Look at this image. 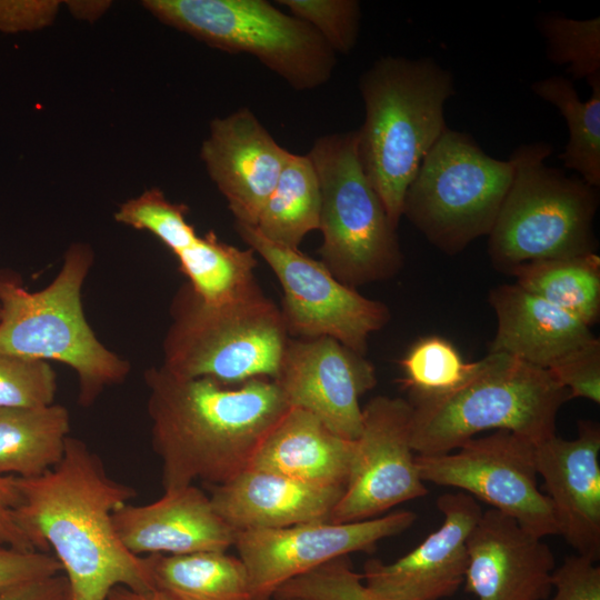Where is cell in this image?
Wrapping results in <instances>:
<instances>
[{"mask_svg": "<svg viewBox=\"0 0 600 600\" xmlns=\"http://www.w3.org/2000/svg\"><path fill=\"white\" fill-rule=\"evenodd\" d=\"M353 453L354 440L333 433L310 412L290 407L267 434L249 468L344 489Z\"/></svg>", "mask_w": 600, "mask_h": 600, "instance_id": "603a6c76", "label": "cell"}, {"mask_svg": "<svg viewBox=\"0 0 600 600\" xmlns=\"http://www.w3.org/2000/svg\"><path fill=\"white\" fill-rule=\"evenodd\" d=\"M288 600H308V599H288Z\"/></svg>", "mask_w": 600, "mask_h": 600, "instance_id": "b9f144b4", "label": "cell"}, {"mask_svg": "<svg viewBox=\"0 0 600 600\" xmlns=\"http://www.w3.org/2000/svg\"><path fill=\"white\" fill-rule=\"evenodd\" d=\"M272 599L380 600L364 586L362 574L352 569L348 557L337 558L287 581Z\"/></svg>", "mask_w": 600, "mask_h": 600, "instance_id": "4dcf8cb0", "label": "cell"}, {"mask_svg": "<svg viewBox=\"0 0 600 600\" xmlns=\"http://www.w3.org/2000/svg\"><path fill=\"white\" fill-rule=\"evenodd\" d=\"M441 526L418 547L392 563L370 559L363 564L364 586L380 600H441L464 582L467 540L482 514L470 494L447 492L436 501Z\"/></svg>", "mask_w": 600, "mask_h": 600, "instance_id": "2e32d148", "label": "cell"}, {"mask_svg": "<svg viewBox=\"0 0 600 600\" xmlns=\"http://www.w3.org/2000/svg\"><path fill=\"white\" fill-rule=\"evenodd\" d=\"M153 589L172 600H253L246 566L226 551L144 557Z\"/></svg>", "mask_w": 600, "mask_h": 600, "instance_id": "d4e9b609", "label": "cell"}, {"mask_svg": "<svg viewBox=\"0 0 600 600\" xmlns=\"http://www.w3.org/2000/svg\"><path fill=\"white\" fill-rule=\"evenodd\" d=\"M234 229L279 280L280 310L290 338L330 337L366 354L369 336L390 320L383 302L360 294L321 261L268 240L253 226L236 222Z\"/></svg>", "mask_w": 600, "mask_h": 600, "instance_id": "8fae6325", "label": "cell"}, {"mask_svg": "<svg viewBox=\"0 0 600 600\" xmlns=\"http://www.w3.org/2000/svg\"><path fill=\"white\" fill-rule=\"evenodd\" d=\"M151 442L164 491L201 480L218 486L249 468L290 406L276 382L253 378L226 384L180 378L161 366L144 371Z\"/></svg>", "mask_w": 600, "mask_h": 600, "instance_id": "7a4b0ae2", "label": "cell"}, {"mask_svg": "<svg viewBox=\"0 0 600 600\" xmlns=\"http://www.w3.org/2000/svg\"><path fill=\"white\" fill-rule=\"evenodd\" d=\"M67 3L76 17L90 21L101 17L110 6V2L104 1H69Z\"/></svg>", "mask_w": 600, "mask_h": 600, "instance_id": "60d3db41", "label": "cell"}, {"mask_svg": "<svg viewBox=\"0 0 600 600\" xmlns=\"http://www.w3.org/2000/svg\"><path fill=\"white\" fill-rule=\"evenodd\" d=\"M56 391L49 362L0 352V409L49 406Z\"/></svg>", "mask_w": 600, "mask_h": 600, "instance_id": "1f68e13d", "label": "cell"}, {"mask_svg": "<svg viewBox=\"0 0 600 600\" xmlns=\"http://www.w3.org/2000/svg\"><path fill=\"white\" fill-rule=\"evenodd\" d=\"M321 194V262L343 284L383 281L403 264L397 229L366 177L357 130L317 138L308 153Z\"/></svg>", "mask_w": 600, "mask_h": 600, "instance_id": "ba28073f", "label": "cell"}, {"mask_svg": "<svg viewBox=\"0 0 600 600\" xmlns=\"http://www.w3.org/2000/svg\"><path fill=\"white\" fill-rule=\"evenodd\" d=\"M591 96L580 99L572 81L550 76L531 84L532 92L553 104L566 120L569 139L559 156L588 184L600 187V77L588 81Z\"/></svg>", "mask_w": 600, "mask_h": 600, "instance_id": "83f0119b", "label": "cell"}, {"mask_svg": "<svg viewBox=\"0 0 600 600\" xmlns=\"http://www.w3.org/2000/svg\"><path fill=\"white\" fill-rule=\"evenodd\" d=\"M570 399L548 369L488 352L454 390L410 396L412 449L418 456L448 453L488 430L538 444L556 434L558 412Z\"/></svg>", "mask_w": 600, "mask_h": 600, "instance_id": "277c9868", "label": "cell"}, {"mask_svg": "<svg viewBox=\"0 0 600 600\" xmlns=\"http://www.w3.org/2000/svg\"><path fill=\"white\" fill-rule=\"evenodd\" d=\"M600 427L580 420L578 436L557 434L536 444L534 462L543 479L558 534L579 554L600 557Z\"/></svg>", "mask_w": 600, "mask_h": 600, "instance_id": "d6986e66", "label": "cell"}, {"mask_svg": "<svg viewBox=\"0 0 600 600\" xmlns=\"http://www.w3.org/2000/svg\"><path fill=\"white\" fill-rule=\"evenodd\" d=\"M411 434L412 406L407 399L377 396L362 408L348 481L330 522L377 518L428 493Z\"/></svg>", "mask_w": 600, "mask_h": 600, "instance_id": "4fadbf2b", "label": "cell"}, {"mask_svg": "<svg viewBox=\"0 0 600 600\" xmlns=\"http://www.w3.org/2000/svg\"><path fill=\"white\" fill-rule=\"evenodd\" d=\"M552 151L551 144L538 141L517 147L509 158L512 182L488 234V254L500 271L598 248L593 222L599 189L548 167Z\"/></svg>", "mask_w": 600, "mask_h": 600, "instance_id": "52a82bcc", "label": "cell"}, {"mask_svg": "<svg viewBox=\"0 0 600 600\" xmlns=\"http://www.w3.org/2000/svg\"><path fill=\"white\" fill-rule=\"evenodd\" d=\"M404 377L401 383L409 396H439L448 393L472 373L474 362H467L456 347L438 336L414 342L401 359Z\"/></svg>", "mask_w": 600, "mask_h": 600, "instance_id": "f1b7e54d", "label": "cell"}, {"mask_svg": "<svg viewBox=\"0 0 600 600\" xmlns=\"http://www.w3.org/2000/svg\"><path fill=\"white\" fill-rule=\"evenodd\" d=\"M161 367L180 378L226 384L273 380L289 340L280 308L258 286L244 296L208 303L188 282L170 306Z\"/></svg>", "mask_w": 600, "mask_h": 600, "instance_id": "8992f818", "label": "cell"}, {"mask_svg": "<svg viewBox=\"0 0 600 600\" xmlns=\"http://www.w3.org/2000/svg\"><path fill=\"white\" fill-rule=\"evenodd\" d=\"M467 553L466 591L477 600H544L553 589L550 547L494 509L482 512Z\"/></svg>", "mask_w": 600, "mask_h": 600, "instance_id": "ac0fdd59", "label": "cell"}, {"mask_svg": "<svg viewBox=\"0 0 600 600\" xmlns=\"http://www.w3.org/2000/svg\"><path fill=\"white\" fill-rule=\"evenodd\" d=\"M0 600H68V581L58 574L1 592Z\"/></svg>", "mask_w": 600, "mask_h": 600, "instance_id": "f35d334b", "label": "cell"}, {"mask_svg": "<svg viewBox=\"0 0 600 600\" xmlns=\"http://www.w3.org/2000/svg\"><path fill=\"white\" fill-rule=\"evenodd\" d=\"M93 260L89 244L72 243L58 274L39 291H28L13 272L0 271V352L70 367L84 408L131 371L129 361L109 350L86 319L81 290Z\"/></svg>", "mask_w": 600, "mask_h": 600, "instance_id": "5b68a950", "label": "cell"}, {"mask_svg": "<svg viewBox=\"0 0 600 600\" xmlns=\"http://www.w3.org/2000/svg\"><path fill=\"white\" fill-rule=\"evenodd\" d=\"M212 488L216 511L234 531L330 521L344 491L254 468Z\"/></svg>", "mask_w": 600, "mask_h": 600, "instance_id": "44dd1931", "label": "cell"}, {"mask_svg": "<svg viewBox=\"0 0 600 600\" xmlns=\"http://www.w3.org/2000/svg\"><path fill=\"white\" fill-rule=\"evenodd\" d=\"M290 14L309 23L334 53H349L359 36L361 8L357 0H279Z\"/></svg>", "mask_w": 600, "mask_h": 600, "instance_id": "d6a6232c", "label": "cell"}, {"mask_svg": "<svg viewBox=\"0 0 600 600\" xmlns=\"http://www.w3.org/2000/svg\"><path fill=\"white\" fill-rule=\"evenodd\" d=\"M159 21L218 50L249 53L296 90L324 84L336 53L307 22L266 0H146Z\"/></svg>", "mask_w": 600, "mask_h": 600, "instance_id": "9c48e42d", "label": "cell"}, {"mask_svg": "<svg viewBox=\"0 0 600 600\" xmlns=\"http://www.w3.org/2000/svg\"><path fill=\"white\" fill-rule=\"evenodd\" d=\"M321 194L308 154L292 153L261 209L254 228L268 240L291 249L319 229Z\"/></svg>", "mask_w": 600, "mask_h": 600, "instance_id": "4316f807", "label": "cell"}, {"mask_svg": "<svg viewBox=\"0 0 600 600\" xmlns=\"http://www.w3.org/2000/svg\"><path fill=\"white\" fill-rule=\"evenodd\" d=\"M291 154L247 107L212 119L200 149L236 222L253 227Z\"/></svg>", "mask_w": 600, "mask_h": 600, "instance_id": "e0dca14e", "label": "cell"}, {"mask_svg": "<svg viewBox=\"0 0 600 600\" xmlns=\"http://www.w3.org/2000/svg\"><path fill=\"white\" fill-rule=\"evenodd\" d=\"M18 498L14 477H0V543L19 550L33 551L36 549L12 517Z\"/></svg>", "mask_w": 600, "mask_h": 600, "instance_id": "74e56055", "label": "cell"}, {"mask_svg": "<svg viewBox=\"0 0 600 600\" xmlns=\"http://www.w3.org/2000/svg\"><path fill=\"white\" fill-rule=\"evenodd\" d=\"M512 177L509 159L489 156L470 134L448 127L408 187L402 217L454 256L490 233Z\"/></svg>", "mask_w": 600, "mask_h": 600, "instance_id": "30bf717a", "label": "cell"}, {"mask_svg": "<svg viewBox=\"0 0 600 600\" xmlns=\"http://www.w3.org/2000/svg\"><path fill=\"white\" fill-rule=\"evenodd\" d=\"M572 398L600 402V341L579 349L548 369Z\"/></svg>", "mask_w": 600, "mask_h": 600, "instance_id": "836d02e7", "label": "cell"}, {"mask_svg": "<svg viewBox=\"0 0 600 600\" xmlns=\"http://www.w3.org/2000/svg\"><path fill=\"white\" fill-rule=\"evenodd\" d=\"M416 519L413 511L398 510L357 522L240 530L233 546L247 568L253 600H271L287 581L349 553L370 552L379 541L406 531Z\"/></svg>", "mask_w": 600, "mask_h": 600, "instance_id": "5bb4252c", "label": "cell"}, {"mask_svg": "<svg viewBox=\"0 0 600 600\" xmlns=\"http://www.w3.org/2000/svg\"><path fill=\"white\" fill-rule=\"evenodd\" d=\"M554 593L544 600H600V568L576 554L566 558L552 577Z\"/></svg>", "mask_w": 600, "mask_h": 600, "instance_id": "d590c367", "label": "cell"}, {"mask_svg": "<svg viewBox=\"0 0 600 600\" xmlns=\"http://www.w3.org/2000/svg\"><path fill=\"white\" fill-rule=\"evenodd\" d=\"M61 571L59 561L50 552L19 550L0 543V593Z\"/></svg>", "mask_w": 600, "mask_h": 600, "instance_id": "e575fe53", "label": "cell"}, {"mask_svg": "<svg viewBox=\"0 0 600 600\" xmlns=\"http://www.w3.org/2000/svg\"><path fill=\"white\" fill-rule=\"evenodd\" d=\"M536 444L499 430L473 438L457 450L418 456L421 479L462 490L539 537L558 534L553 510L538 486Z\"/></svg>", "mask_w": 600, "mask_h": 600, "instance_id": "7c38bea8", "label": "cell"}, {"mask_svg": "<svg viewBox=\"0 0 600 600\" xmlns=\"http://www.w3.org/2000/svg\"><path fill=\"white\" fill-rule=\"evenodd\" d=\"M106 600H172L168 594L152 589L149 591H134L123 586L110 590Z\"/></svg>", "mask_w": 600, "mask_h": 600, "instance_id": "ab89813d", "label": "cell"}, {"mask_svg": "<svg viewBox=\"0 0 600 600\" xmlns=\"http://www.w3.org/2000/svg\"><path fill=\"white\" fill-rule=\"evenodd\" d=\"M112 523L121 543L137 557L227 551L236 538L210 497L193 484L164 491L151 503L128 502L114 510Z\"/></svg>", "mask_w": 600, "mask_h": 600, "instance_id": "ffe728a7", "label": "cell"}, {"mask_svg": "<svg viewBox=\"0 0 600 600\" xmlns=\"http://www.w3.org/2000/svg\"><path fill=\"white\" fill-rule=\"evenodd\" d=\"M70 432L67 408L0 409V477L33 478L60 463Z\"/></svg>", "mask_w": 600, "mask_h": 600, "instance_id": "cb8c5ba5", "label": "cell"}, {"mask_svg": "<svg viewBox=\"0 0 600 600\" xmlns=\"http://www.w3.org/2000/svg\"><path fill=\"white\" fill-rule=\"evenodd\" d=\"M60 6L52 0H0V31L18 33L48 27Z\"/></svg>", "mask_w": 600, "mask_h": 600, "instance_id": "8d00e7d4", "label": "cell"}, {"mask_svg": "<svg viewBox=\"0 0 600 600\" xmlns=\"http://www.w3.org/2000/svg\"><path fill=\"white\" fill-rule=\"evenodd\" d=\"M14 480L13 520L36 550L53 552L66 572L68 600H106L117 586L153 589L144 557L124 548L112 523L114 510L136 491L109 477L86 442L69 436L58 466Z\"/></svg>", "mask_w": 600, "mask_h": 600, "instance_id": "6da1fadb", "label": "cell"}, {"mask_svg": "<svg viewBox=\"0 0 600 600\" xmlns=\"http://www.w3.org/2000/svg\"><path fill=\"white\" fill-rule=\"evenodd\" d=\"M364 121L357 130L361 168L397 229L422 160L448 128L452 73L430 57L384 56L359 79Z\"/></svg>", "mask_w": 600, "mask_h": 600, "instance_id": "3957f363", "label": "cell"}, {"mask_svg": "<svg viewBox=\"0 0 600 600\" xmlns=\"http://www.w3.org/2000/svg\"><path fill=\"white\" fill-rule=\"evenodd\" d=\"M538 27L551 62L566 66L576 80L600 77V17L581 20L549 13Z\"/></svg>", "mask_w": 600, "mask_h": 600, "instance_id": "f546056e", "label": "cell"}, {"mask_svg": "<svg viewBox=\"0 0 600 600\" xmlns=\"http://www.w3.org/2000/svg\"><path fill=\"white\" fill-rule=\"evenodd\" d=\"M516 284L578 318L588 327L600 317V257L586 253L518 264Z\"/></svg>", "mask_w": 600, "mask_h": 600, "instance_id": "484cf974", "label": "cell"}, {"mask_svg": "<svg viewBox=\"0 0 600 600\" xmlns=\"http://www.w3.org/2000/svg\"><path fill=\"white\" fill-rule=\"evenodd\" d=\"M273 381L290 407L356 440L362 421L359 400L377 384V374L364 356L333 338H289Z\"/></svg>", "mask_w": 600, "mask_h": 600, "instance_id": "9a60e30c", "label": "cell"}, {"mask_svg": "<svg viewBox=\"0 0 600 600\" xmlns=\"http://www.w3.org/2000/svg\"><path fill=\"white\" fill-rule=\"evenodd\" d=\"M489 303L497 317L490 353L549 369L597 339L584 322L516 283L492 289Z\"/></svg>", "mask_w": 600, "mask_h": 600, "instance_id": "7402d4cb", "label": "cell"}]
</instances>
